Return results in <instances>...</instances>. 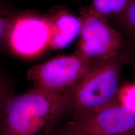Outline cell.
<instances>
[{"label": "cell", "instance_id": "obj_1", "mask_svg": "<svg viewBox=\"0 0 135 135\" xmlns=\"http://www.w3.org/2000/svg\"><path fill=\"white\" fill-rule=\"evenodd\" d=\"M68 109L65 94H55L33 87L14 94L0 118V135H51L60 116Z\"/></svg>", "mask_w": 135, "mask_h": 135}, {"label": "cell", "instance_id": "obj_2", "mask_svg": "<svg viewBox=\"0 0 135 135\" xmlns=\"http://www.w3.org/2000/svg\"><path fill=\"white\" fill-rule=\"evenodd\" d=\"M119 67L109 61L93 67L65 93L68 109L76 118L86 116L113 102L118 93Z\"/></svg>", "mask_w": 135, "mask_h": 135}, {"label": "cell", "instance_id": "obj_3", "mask_svg": "<svg viewBox=\"0 0 135 135\" xmlns=\"http://www.w3.org/2000/svg\"><path fill=\"white\" fill-rule=\"evenodd\" d=\"M93 68L91 62L78 53L55 57L30 68L28 80L34 86L55 94H65Z\"/></svg>", "mask_w": 135, "mask_h": 135}, {"label": "cell", "instance_id": "obj_4", "mask_svg": "<svg viewBox=\"0 0 135 135\" xmlns=\"http://www.w3.org/2000/svg\"><path fill=\"white\" fill-rule=\"evenodd\" d=\"M79 19L81 28L76 53L91 62L110 61L120 48V34L91 6L81 9Z\"/></svg>", "mask_w": 135, "mask_h": 135}, {"label": "cell", "instance_id": "obj_5", "mask_svg": "<svg viewBox=\"0 0 135 135\" xmlns=\"http://www.w3.org/2000/svg\"><path fill=\"white\" fill-rule=\"evenodd\" d=\"M51 28L45 16L28 13L13 16L8 32L6 47L18 58L40 57L50 48Z\"/></svg>", "mask_w": 135, "mask_h": 135}, {"label": "cell", "instance_id": "obj_6", "mask_svg": "<svg viewBox=\"0 0 135 135\" xmlns=\"http://www.w3.org/2000/svg\"><path fill=\"white\" fill-rule=\"evenodd\" d=\"M135 128V113L119 102L76 118L69 129L84 135H122Z\"/></svg>", "mask_w": 135, "mask_h": 135}, {"label": "cell", "instance_id": "obj_7", "mask_svg": "<svg viewBox=\"0 0 135 135\" xmlns=\"http://www.w3.org/2000/svg\"><path fill=\"white\" fill-rule=\"evenodd\" d=\"M45 16L50 25V46L52 50H62L66 48L80 35V19L67 10H53Z\"/></svg>", "mask_w": 135, "mask_h": 135}, {"label": "cell", "instance_id": "obj_8", "mask_svg": "<svg viewBox=\"0 0 135 135\" xmlns=\"http://www.w3.org/2000/svg\"><path fill=\"white\" fill-rule=\"evenodd\" d=\"M91 6L104 17L121 16L128 7L130 0H91Z\"/></svg>", "mask_w": 135, "mask_h": 135}, {"label": "cell", "instance_id": "obj_9", "mask_svg": "<svg viewBox=\"0 0 135 135\" xmlns=\"http://www.w3.org/2000/svg\"><path fill=\"white\" fill-rule=\"evenodd\" d=\"M117 96L119 103L135 113V83L123 86L118 90Z\"/></svg>", "mask_w": 135, "mask_h": 135}, {"label": "cell", "instance_id": "obj_10", "mask_svg": "<svg viewBox=\"0 0 135 135\" xmlns=\"http://www.w3.org/2000/svg\"><path fill=\"white\" fill-rule=\"evenodd\" d=\"M13 16L7 8L0 4V50L6 47L8 32Z\"/></svg>", "mask_w": 135, "mask_h": 135}, {"label": "cell", "instance_id": "obj_11", "mask_svg": "<svg viewBox=\"0 0 135 135\" xmlns=\"http://www.w3.org/2000/svg\"><path fill=\"white\" fill-rule=\"evenodd\" d=\"M120 18L126 29L135 36V0H130Z\"/></svg>", "mask_w": 135, "mask_h": 135}, {"label": "cell", "instance_id": "obj_12", "mask_svg": "<svg viewBox=\"0 0 135 135\" xmlns=\"http://www.w3.org/2000/svg\"><path fill=\"white\" fill-rule=\"evenodd\" d=\"M13 94L12 88L9 81L0 73V118L5 104Z\"/></svg>", "mask_w": 135, "mask_h": 135}, {"label": "cell", "instance_id": "obj_13", "mask_svg": "<svg viewBox=\"0 0 135 135\" xmlns=\"http://www.w3.org/2000/svg\"><path fill=\"white\" fill-rule=\"evenodd\" d=\"M53 135H84V134H80V133H78L76 132H75V131L71 130V129H69L68 130L65 131V132L58 133V134H53Z\"/></svg>", "mask_w": 135, "mask_h": 135}]
</instances>
